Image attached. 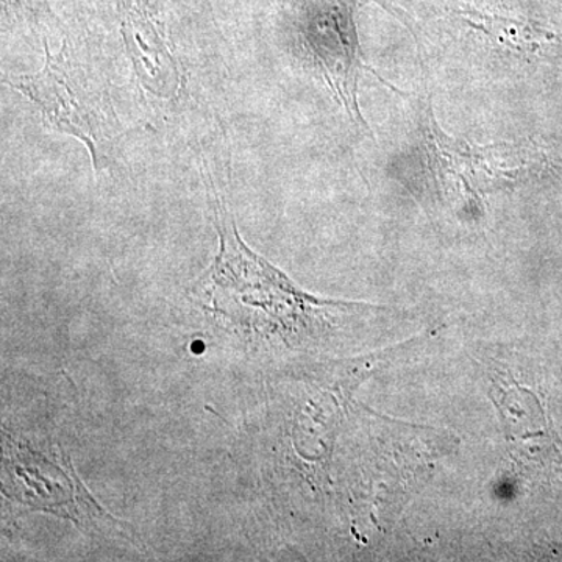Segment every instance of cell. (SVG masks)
I'll return each mask as SVG.
<instances>
[{
	"instance_id": "6da1fadb",
	"label": "cell",
	"mask_w": 562,
	"mask_h": 562,
	"mask_svg": "<svg viewBox=\"0 0 562 562\" xmlns=\"http://www.w3.org/2000/svg\"><path fill=\"white\" fill-rule=\"evenodd\" d=\"M211 194L220 251L194 288L195 294L209 301L210 312L244 331L288 333L335 303L299 290L276 266L250 250L213 183Z\"/></svg>"
},
{
	"instance_id": "7a4b0ae2",
	"label": "cell",
	"mask_w": 562,
	"mask_h": 562,
	"mask_svg": "<svg viewBox=\"0 0 562 562\" xmlns=\"http://www.w3.org/2000/svg\"><path fill=\"white\" fill-rule=\"evenodd\" d=\"M46 65L38 72L5 76L3 83L22 92L41 110L55 131L80 139L99 168L101 149L113 135L110 105L91 88L81 65L70 57L66 46L54 54L44 43Z\"/></svg>"
},
{
	"instance_id": "3957f363",
	"label": "cell",
	"mask_w": 562,
	"mask_h": 562,
	"mask_svg": "<svg viewBox=\"0 0 562 562\" xmlns=\"http://www.w3.org/2000/svg\"><path fill=\"white\" fill-rule=\"evenodd\" d=\"M513 149L512 144L482 147L452 138L436 121L428 94L422 109L416 150L422 177L436 191L479 202L487 192L512 187L524 177V168L512 162Z\"/></svg>"
},
{
	"instance_id": "277c9868",
	"label": "cell",
	"mask_w": 562,
	"mask_h": 562,
	"mask_svg": "<svg viewBox=\"0 0 562 562\" xmlns=\"http://www.w3.org/2000/svg\"><path fill=\"white\" fill-rule=\"evenodd\" d=\"M497 403L501 412L503 427H505L506 442L509 453L519 464H536L542 460L539 450L542 449V439L552 438L546 417L541 412L538 398L527 387L519 386L509 380V383L497 384Z\"/></svg>"
},
{
	"instance_id": "5b68a950",
	"label": "cell",
	"mask_w": 562,
	"mask_h": 562,
	"mask_svg": "<svg viewBox=\"0 0 562 562\" xmlns=\"http://www.w3.org/2000/svg\"><path fill=\"white\" fill-rule=\"evenodd\" d=\"M469 27L483 33L495 46L520 57H552L560 55L562 38L522 20L487 14L476 10L457 11Z\"/></svg>"
}]
</instances>
